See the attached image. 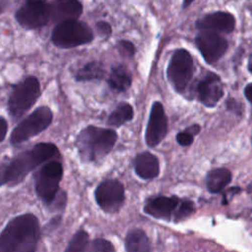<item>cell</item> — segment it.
I'll use <instances>...</instances> for the list:
<instances>
[{"label": "cell", "instance_id": "ba28073f", "mask_svg": "<svg viewBox=\"0 0 252 252\" xmlns=\"http://www.w3.org/2000/svg\"><path fill=\"white\" fill-rule=\"evenodd\" d=\"M95 200L105 214H116L125 202V189L116 178H106L100 182L95 189Z\"/></svg>", "mask_w": 252, "mask_h": 252}, {"label": "cell", "instance_id": "3957f363", "mask_svg": "<svg viewBox=\"0 0 252 252\" xmlns=\"http://www.w3.org/2000/svg\"><path fill=\"white\" fill-rule=\"evenodd\" d=\"M118 139L112 128L88 125L75 138V147L85 163H97L106 157L114 148Z\"/></svg>", "mask_w": 252, "mask_h": 252}, {"label": "cell", "instance_id": "5bb4252c", "mask_svg": "<svg viewBox=\"0 0 252 252\" xmlns=\"http://www.w3.org/2000/svg\"><path fill=\"white\" fill-rule=\"evenodd\" d=\"M179 204L178 198L176 196H155L149 198L144 205L145 214L159 220L170 221Z\"/></svg>", "mask_w": 252, "mask_h": 252}, {"label": "cell", "instance_id": "83f0119b", "mask_svg": "<svg viewBox=\"0 0 252 252\" xmlns=\"http://www.w3.org/2000/svg\"><path fill=\"white\" fill-rule=\"evenodd\" d=\"M96 29L99 33V35L102 38H108L112 33V28L109 23L105 21H99L96 24Z\"/></svg>", "mask_w": 252, "mask_h": 252}, {"label": "cell", "instance_id": "ac0fdd59", "mask_svg": "<svg viewBox=\"0 0 252 252\" xmlns=\"http://www.w3.org/2000/svg\"><path fill=\"white\" fill-rule=\"evenodd\" d=\"M107 84L109 88L117 93H124L132 85V75L124 64H118L111 68Z\"/></svg>", "mask_w": 252, "mask_h": 252}, {"label": "cell", "instance_id": "30bf717a", "mask_svg": "<svg viewBox=\"0 0 252 252\" xmlns=\"http://www.w3.org/2000/svg\"><path fill=\"white\" fill-rule=\"evenodd\" d=\"M167 76L176 91L185 90L193 76V59L185 50H177L172 56L168 66Z\"/></svg>", "mask_w": 252, "mask_h": 252}, {"label": "cell", "instance_id": "6da1fadb", "mask_svg": "<svg viewBox=\"0 0 252 252\" xmlns=\"http://www.w3.org/2000/svg\"><path fill=\"white\" fill-rule=\"evenodd\" d=\"M42 228L33 213L11 219L0 232V252H30L38 249Z\"/></svg>", "mask_w": 252, "mask_h": 252}, {"label": "cell", "instance_id": "9a60e30c", "mask_svg": "<svg viewBox=\"0 0 252 252\" xmlns=\"http://www.w3.org/2000/svg\"><path fill=\"white\" fill-rule=\"evenodd\" d=\"M197 92L201 102L208 107L215 106L224 94L221 80L215 74L206 76L198 84Z\"/></svg>", "mask_w": 252, "mask_h": 252}, {"label": "cell", "instance_id": "d6986e66", "mask_svg": "<svg viewBox=\"0 0 252 252\" xmlns=\"http://www.w3.org/2000/svg\"><path fill=\"white\" fill-rule=\"evenodd\" d=\"M125 250L128 252H147L151 250V243L142 228L130 229L124 239Z\"/></svg>", "mask_w": 252, "mask_h": 252}, {"label": "cell", "instance_id": "e575fe53", "mask_svg": "<svg viewBox=\"0 0 252 252\" xmlns=\"http://www.w3.org/2000/svg\"><path fill=\"white\" fill-rule=\"evenodd\" d=\"M3 10H4L3 3H2V1H0V14H1V13L3 12Z\"/></svg>", "mask_w": 252, "mask_h": 252}, {"label": "cell", "instance_id": "9c48e42d", "mask_svg": "<svg viewBox=\"0 0 252 252\" xmlns=\"http://www.w3.org/2000/svg\"><path fill=\"white\" fill-rule=\"evenodd\" d=\"M17 23L26 30H38L50 22V2L47 0H25L15 13Z\"/></svg>", "mask_w": 252, "mask_h": 252}, {"label": "cell", "instance_id": "5b68a950", "mask_svg": "<svg viewBox=\"0 0 252 252\" xmlns=\"http://www.w3.org/2000/svg\"><path fill=\"white\" fill-rule=\"evenodd\" d=\"M53 121V112L50 107L42 105L25 117L13 129L10 135V143L19 146L24 142L40 135L47 130Z\"/></svg>", "mask_w": 252, "mask_h": 252}, {"label": "cell", "instance_id": "2e32d148", "mask_svg": "<svg viewBox=\"0 0 252 252\" xmlns=\"http://www.w3.org/2000/svg\"><path fill=\"white\" fill-rule=\"evenodd\" d=\"M196 27L201 30L230 33L234 30L235 19L230 13L218 11L197 21Z\"/></svg>", "mask_w": 252, "mask_h": 252}, {"label": "cell", "instance_id": "8992f818", "mask_svg": "<svg viewBox=\"0 0 252 252\" xmlns=\"http://www.w3.org/2000/svg\"><path fill=\"white\" fill-rule=\"evenodd\" d=\"M41 97V83L36 76H28L12 88L8 99V112L15 120L21 118Z\"/></svg>", "mask_w": 252, "mask_h": 252}, {"label": "cell", "instance_id": "7c38bea8", "mask_svg": "<svg viewBox=\"0 0 252 252\" xmlns=\"http://www.w3.org/2000/svg\"><path fill=\"white\" fill-rule=\"evenodd\" d=\"M196 46L209 64L217 62L227 50V42L214 31L199 34L196 38Z\"/></svg>", "mask_w": 252, "mask_h": 252}, {"label": "cell", "instance_id": "7402d4cb", "mask_svg": "<svg viewBox=\"0 0 252 252\" xmlns=\"http://www.w3.org/2000/svg\"><path fill=\"white\" fill-rule=\"evenodd\" d=\"M231 180V174L227 169H216L211 171L206 177V185L211 193L222 191Z\"/></svg>", "mask_w": 252, "mask_h": 252}, {"label": "cell", "instance_id": "ffe728a7", "mask_svg": "<svg viewBox=\"0 0 252 252\" xmlns=\"http://www.w3.org/2000/svg\"><path fill=\"white\" fill-rule=\"evenodd\" d=\"M74 77L77 82L101 81L105 77V67L100 61H90L79 68Z\"/></svg>", "mask_w": 252, "mask_h": 252}, {"label": "cell", "instance_id": "4dcf8cb0", "mask_svg": "<svg viewBox=\"0 0 252 252\" xmlns=\"http://www.w3.org/2000/svg\"><path fill=\"white\" fill-rule=\"evenodd\" d=\"M61 221H62V216H61V215H57V216L53 217V218L50 221V223L47 225L46 229L49 230V231H50V230H52V229L58 227L59 225L61 224Z\"/></svg>", "mask_w": 252, "mask_h": 252}, {"label": "cell", "instance_id": "cb8c5ba5", "mask_svg": "<svg viewBox=\"0 0 252 252\" xmlns=\"http://www.w3.org/2000/svg\"><path fill=\"white\" fill-rule=\"evenodd\" d=\"M87 251H91V252H114L115 247L107 239L96 238V239H94L90 242Z\"/></svg>", "mask_w": 252, "mask_h": 252}, {"label": "cell", "instance_id": "d4e9b609", "mask_svg": "<svg viewBox=\"0 0 252 252\" xmlns=\"http://www.w3.org/2000/svg\"><path fill=\"white\" fill-rule=\"evenodd\" d=\"M116 50L122 57L132 58L136 53L135 46L127 40H120L116 44Z\"/></svg>", "mask_w": 252, "mask_h": 252}, {"label": "cell", "instance_id": "44dd1931", "mask_svg": "<svg viewBox=\"0 0 252 252\" xmlns=\"http://www.w3.org/2000/svg\"><path fill=\"white\" fill-rule=\"evenodd\" d=\"M133 116H134L133 106L126 101H121L108 115L106 124L109 126V127L119 128L125 123L131 121L133 119Z\"/></svg>", "mask_w": 252, "mask_h": 252}, {"label": "cell", "instance_id": "f1b7e54d", "mask_svg": "<svg viewBox=\"0 0 252 252\" xmlns=\"http://www.w3.org/2000/svg\"><path fill=\"white\" fill-rule=\"evenodd\" d=\"M176 141L180 146H183V147L190 146L193 142V134L187 130L183 132H179L176 136Z\"/></svg>", "mask_w": 252, "mask_h": 252}, {"label": "cell", "instance_id": "d6a6232c", "mask_svg": "<svg viewBox=\"0 0 252 252\" xmlns=\"http://www.w3.org/2000/svg\"><path fill=\"white\" fill-rule=\"evenodd\" d=\"M199 130H200V127L198 125H193L192 127H190V129H187V131H189L190 133H192L193 135L194 134H197L198 132H199Z\"/></svg>", "mask_w": 252, "mask_h": 252}, {"label": "cell", "instance_id": "8fae6325", "mask_svg": "<svg viewBox=\"0 0 252 252\" xmlns=\"http://www.w3.org/2000/svg\"><path fill=\"white\" fill-rule=\"evenodd\" d=\"M168 133V118L164 105L160 101H155L151 107V112L147 124L145 140L150 148H155L161 144Z\"/></svg>", "mask_w": 252, "mask_h": 252}, {"label": "cell", "instance_id": "52a82bcc", "mask_svg": "<svg viewBox=\"0 0 252 252\" xmlns=\"http://www.w3.org/2000/svg\"><path fill=\"white\" fill-rule=\"evenodd\" d=\"M63 174L64 170L61 162L50 160L45 163L34 176L36 193L47 206H50L58 195Z\"/></svg>", "mask_w": 252, "mask_h": 252}, {"label": "cell", "instance_id": "4316f807", "mask_svg": "<svg viewBox=\"0 0 252 252\" xmlns=\"http://www.w3.org/2000/svg\"><path fill=\"white\" fill-rule=\"evenodd\" d=\"M66 203H67V194L65 191L60 190L58 195L56 196V198L54 199V201L50 207H51L55 211H63L66 207Z\"/></svg>", "mask_w": 252, "mask_h": 252}, {"label": "cell", "instance_id": "7a4b0ae2", "mask_svg": "<svg viewBox=\"0 0 252 252\" xmlns=\"http://www.w3.org/2000/svg\"><path fill=\"white\" fill-rule=\"evenodd\" d=\"M60 157L59 149L53 143H38L14 158L4 157L5 185L14 187L22 183L26 176L41 165Z\"/></svg>", "mask_w": 252, "mask_h": 252}, {"label": "cell", "instance_id": "836d02e7", "mask_svg": "<svg viewBox=\"0 0 252 252\" xmlns=\"http://www.w3.org/2000/svg\"><path fill=\"white\" fill-rule=\"evenodd\" d=\"M193 1L194 0H183V8H187Z\"/></svg>", "mask_w": 252, "mask_h": 252}, {"label": "cell", "instance_id": "1f68e13d", "mask_svg": "<svg viewBox=\"0 0 252 252\" xmlns=\"http://www.w3.org/2000/svg\"><path fill=\"white\" fill-rule=\"evenodd\" d=\"M244 95L246 97V99L252 102V83L251 84H248L246 87H245V90H244Z\"/></svg>", "mask_w": 252, "mask_h": 252}, {"label": "cell", "instance_id": "f546056e", "mask_svg": "<svg viewBox=\"0 0 252 252\" xmlns=\"http://www.w3.org/2000/svg\"><path fill=\"white\" fill-rule=\"evenodd\" d=\"M8 133V122L5 117L0 116V143L3 142Z\"/></svg>", "mask_w": 252, "mask_h": 252}, {"label": "cell", "instance_id": "603a6c76", "mask_svg": "<svg viewBox=\"0 0 252 252\" xmlns=\"http://www.w3.org/2000/svg\"><path fill=\"white\" fill-rule=\"evenodd\" d=\"M90 244V235L84 229L80 228L77 230L69 241L67 247L65 248L66 252H82L87 251Z\"/></svg>", "mask_w": 252, "mask_h": 252}, {"label": "cell", "instance_id": "277c9868", "mask_svg": "<svg viewBox=\"0 0 252 252\" xmlns=\"http://www.w3.org/2000/svg\"><path fill=\"white\" fill-rule=\"evenodd\" d=\"M94 32L84 22L69 20L56 24L51 33L52 44L62 50H70L91 44Z\"/></svg>", "mask_w": 252, "mask_h": 252}, {"label": "cell", "instance_id": "4fadbf2b", "mask_svg": "<svg viewBox=\"0 0 252 252\" xmlns=\"http://www.w3.org/2000/svg\"><path fill=\"white\" fill-rule=\"evenodd\" d=\"M50 22L61 23L69 20H78L83 13V4L80 0H52L50 2Z\"/></svg>", "mask_w": 252, "mask_h": 252}, {"label": "cell", "instance_id": "e0dca14e", "mask_svg": "<svg viewBox=\"0 0 252 252\" xmlns=\"http://www.w3.org/2000/svg\"><path fill=\"white\" fill-rule=\"evenodd\" d=\"M135 174L144 180H151L160 175L158 158L150 152L138 154L133 161Z\"/></svg>", "mask_w": 252, "mask_h": 252}, {"label": "cell", "instance_id": "484cf974", "mask_svg": "<svg viewBox=\"0 0 252 252\" xmlns=\"http://www.w3.org/2000/svg\"><path fill=\"white\" fill-rule=\"evenodd\" d=\"M192 212H193V203L191 201L179 202L175 212V219L176 221H181L186 217H188Z\"/></svg>", "mask_w": 252, "mask_h": 252}]
</instances>
